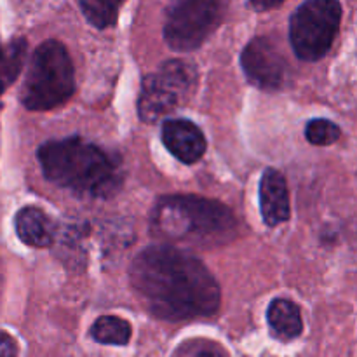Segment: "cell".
<instances>
[{
  "mask_svg": "<svg viewBox=\"0 0 357 357\" xmlns=\"http://www.w3.org/2000/svg\"><path fill=\"white\" fill-rule=\"evenodd\" d=\"M129 279L150 314L166 321L211 317L220 310L216 279L194 255L173 246H149L129 267Z\"/></svg>",
  "mask_w": 357,
  "mask_h": 357,
  "instance_id": "6da1fadb",
  "label": "cell"
},
{
  "mask_svg": "<svg viewBox=\"0 0 357 357\" xmlns=\"http://www.w3.org/2000/svg\"><path fill=\"white\" fill-rule=\"evenodd\" d=\"M244 75L253 86L275 91L286 86L289 65L268 37H257L244 47L241 56Z\"/></svg>",
  "mask_w": 357,
  "mask_h": 357,
  "instance_id": "ba28073f",
  "label": "cell"
},
{
  "mask_svg": "<svg viewBox=\"0 0 357 357\" xmlns=\"http://www.w3.org/2000/svg\"><path fill=\"white\" fill-rule=\"evenodd\" d=\"M0 357H17V345L6 331H0Z\"/></svg>",
  "mask_w": 357,
  "mask_h": 357,
  "instance_id": "e0dca14e",
  "label": "cell"
},
{
  "mask_svg": "<svg viewBox=\"0 0 357 357\" xmlns=\"http://www.w3.org/2000/svg\"><path fill=\"white\" fill-rule=\"evenodd\" d=\"M17 237L26 246L47 248L54 241V225L52 220L37 206H26L20 209L14 220Z\"/></svg>",
  "mask_w": 357,
  "mask_h": 357,
  "instance_id": "8fae6325",
  "label": "cell"
},
{
  "mask_svg": "<svg viewBox=\"0 0 357 357\" xmlns=\"http://www.w3.org/2000/svg\"><path fill=\"white\" fill-rule=\"evenodd\" d=\"M153 236L192 246H222L237 230L234 213L222 202L197 195H166L150 215Z\"/></svg>",
  "mask_w": 357,
  "mask_h": 357,
  "instance_id": "3957f363",
  "label": "cell"
},
{
  "mask_svg": "<svg viewBox=\"0 0 357 357\" xmlns=\"http://www.w3.org/2000/svg\"><path fill=\"white\" fill-rule=\"evenodd\" d=\"M164 146L183 164H195L206 153V136L194 122L187 119H171L160 131Z\"/></svg>",
  "mask_w": 357,
  "mask_h": 357,
  "instance_id": "9c48e42d",
  "label": "cell"
},
{
  "mask_svg": "<svg viewBox=\"0 0 357 357\" xmlns=\"http://www.w3.org/2000/svg\"><path fill=\"white\" fill-rule=\"evenodd\" d=\"M225 14V3L216 0H185L167 9L164 38L173 51L188 52L218 28Z\"/></svg>",
  "mask_w": 357,
  "mask_h": 357,
  "instance_id": "52a82bcc",
  "label": "cell"
},
{
  "mask_svg": "<svg viewBox=\"0 0 357 357\" xmlns=\"http://www.w3.org/2000/svg\"><path fill=\"white\" fill-rule=\"evenodd\" d=\"M192 357H225L223 352L216 347H202L199 349Z\"/></svg>",
  "mask_w": 357,
  "mask_h": 357,
  "instance_id": "ac0fdd59",
  "label": "cell"
},
{
  "mask_svg": "<svg viewBox=\"0 0 357 357\" xmlns=\"http://www.w3.org/2000/svg\"><path fill=\"white\" fill-rule=\"evenodd\" d=\"M282 3L279 2V3H253L251 2L250 3V7H253V9H257V10H268V9H278V7H281Z\"/></svg>",
  "mask_w": 357,
  "mask_h": 357,
  "instance_id": "d6986e66",
  "label": "cell"
},
{
  "mask_svg": "<svg viewBox=\"0 0 357 357\" xmlns=\"http://www.w3.org/2000/svg\"><path fill=\"white\" fill-rule=\"evenodd\" d=\"M75 91V70L65 45L45 40L35 49L21 89L28 110L45 112L66 103Z\"/></svg>",
  "mask_w": 357,
  "mask_h": 357,
  "instance_id": "277c9868",
  "label": "cell"
},
{
  "mask_svg": "<svg viewBox=\"0 0 357 357\" xmlns=\"http://www.w3.org/2000/svg\"><path fill=\"white\" fill-rule=\"evenodd\" d=\"M195 82H197V72L192 63L185 59L166 61L159 72L150 73L143 80L138 100L139 119L146 124L162 119L194 91Z\"/></svg>",
  "mask_w": 357,
  "mask_h": 357,
  "instance_id": "8992f818",
  "label": "cell"
},
{
  "mask_svg": "<svg viewBox=\"0 0 357 357\" xmlns=\"http://www.w3.org/2000/svg\"><path fill=\"white\" fill-rule=\"evenodd\" d=\"M260 209L265 225L278 227L289 218V195L284 176L267 167L260 180Z\"/></svg>",
  "mask_w": 357,
  "mask_h": 357,
  "instance_id": "30bf717a",
  "label": "cell"
},
{
  "mask_svg": "<svg viewBox=\"0 0 357 357\" xmlns=\"http://www.w3.org/2000/svg\"><path fill=\"white\" fill-rule=\"evenodd\" d=\"M340 128L328 119H312L305 128V138L317 146L333 145L340 139Z\"/></svg>",
  "mask_w": 357,
  "mask_h": 357,
  "instance_id": "2e32d148",
  "label": "cell"
},
{
  "mask_svg": "<svg viewBox=\"0 0 357 357\" xmlns=\"http://www.w3.org/2000/svg\"><path fill=\"white\" fill-rule=\"evenodd\" d=\"M26 56V40L16 38L0 47V94L17 79Z\"/></svg>",
  "mask_w": 357,
  "mask_h": 357,
  "instance_id": "4fadbf2b",
  "label": "cell"
},
{
  "mask_svg": "<svg viewBox=\"0 0 357 357\" xmlns=\"http://www.w3.org/2000/svg\"><path fill=\"white\" fill-rule=\"evenodd\" d=\"M79 7L91 24H94L98 30H103V28H108L112 26V24H115V21H117V16H119V9H121V3L80 2Z\"/></svg>",
  "mask_w": 357,
  "mask_h": 357,
  "instance_id": "9a60e30c",
  "label": "cell"
},
{
  "mask_svg": "<svg viewBox=\"0 0 357 357\" xmlns=\"http://www.w3.org/2000/svg\"><path fill=\"white\" fill-rule=\"evenodd\" d=\"M268 328L272 337L281 342H291L298 338L303 331L302 312L291 300L278 298L268 305L267 310Z\"/></svg>",
  "mask_w": 357,
  "mask_h": 357,
  "instance_id": "7c38bea8",
  "label": "cell"
},
{
  "mask_svg": "<svg viewBox=\"0 0 357 357\" xmlns=\"http://www.w3.org/2000/svg\"><path fill=\"white\" fill-rule=\"evenodd\" d=\"M342 21V3L335 0H309L293 13L289 40L303 61H319L333 45Z\"/></svg>",
  "mask_w": 357,
  "mask_h": 357,
  "instance_id": "5b68a950",
  "label": "cell"
},
{
  "mask_svg": "<svg viewBox=\"0 0 357 357\" xmlns=\"http://www.w3.org/2000/svg\"><path fill=\"white\" fill-rule=\"evenodd\" d=\"M131 324L117 316H101L91 328V337L103 345H128L131 340Z\"/></svg>",
  "mask_w": 357,
  "mask_h": 357,
  "instance_id": "5bb4252c",
  "label": "cell"
},
{
  "mask_svg": "<svg viewBox=\"0 0 357 357\" xmlns=\"http://www.w3.org/2000/svg\"><path fill=\"white\" fill-rule=\"evenodd\" d=\"M37 159L51 183L77 195L107 199L122 185L119 159L79 136L45 142Z\"/></svg>",
  "mask_w": 357,
  "mask_h": 357,
  "instance_id": "7a4b0ae2",
  "label": "cell"
}]
</instances>
